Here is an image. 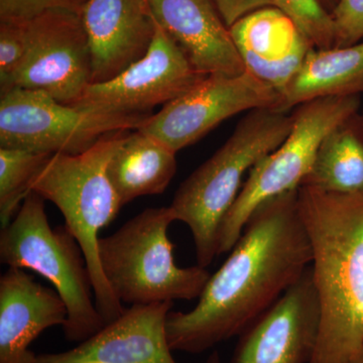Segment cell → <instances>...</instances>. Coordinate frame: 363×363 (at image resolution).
I'll list each match as a JSON object with an SVG mask.
<instances>
[{"label": "cell", "instance_id": "1", "mask_svg": "<svg viewBox=\"0 0 363 363\" xmlns=\"http://www.w3.org/2000/svg\"><path fill=\"white\" fill-rule=\"evenodd\" d=\"M298 189L253 211L194 309L169 313L172 350L202 353L241 335L311 267V242L298 211Z\"/></svg>", "mask_w": 363, "mask_h": 363}, {"label": "cell", "instance_id": "2", "mask_svg": "<svg viewBox=\"0 0 363 363\" xmlns=\"http://www.w3.org/2000/svg\"><path fill=\"white\" fill-rule=\"evenodd\" d=\"M321 326L310 363H350L363 348V193L298 187Z\"/></svg>", "mask_w": 363, "mask_h": 363}, {"label": "cell", "instance_id": "3", "mask_svg": "<svg viewBox=\"0 0 363 363\" xmlns=\"http://www.w3.org/2000/svg\"><path fill=\"white\" fill-rule=\"evenodd\" d=\"M292 126V114L286 112L248 111L220 149L181 184L169 207L192 233L198 266L207 269L219 255L221 225L243 177L285 142Z\"/></svg>", "mask_w": 363, "mask_h": 363}, {"label": "cell", "instance_id": "4", "mask_svg": "<svg viewBox=\"0 0 363 363\" xmlns=\"http://www.w3.org/2000/svg\"><path fill=\"white\" fill-rule=\"evenodd\" d=\"M128 131L102 136L81 154L52 155L30 187V191L58 207L67 227L82 247L92 278L95 304L106 324L121 316L125 308L105 279L98 245L100 231L116 218L123 207L107 168Z\"/></svg>", "mask_w": 363, "mask_h": 363}, {"label": "cell", "instance_id": "5", "mask_svg": "<svg viewBox=\"0 0 363 363\" xmlns=\"http://www.w3.org/2000/svg\"><path fill=\"white\" fill-rule=\"evenodd\" d=\"M42 196L30 191L0 233V262L30 269L50 281L65 303L67 340L83 342L105 326L95 304L92 278L82 247L65 225L52 228Z\"/></svg>", "mask_w": 363, "mask_h": 363}, {"label": "cell", "instance_id": "6", "mask_svg": "<svg viewBox=\"0 0 363 363\" xmlns=\"http://www.w3.org/2000/svg\"><path fill=\"white\" fill-rule=\"evenodd\" d=\"M171 207L147 208L111 235L100 238L98 257L112 292L121 303L150 305L199 298L210 272L176 264L169 227Z\"/></svg>", "mask_w": 363, "mask_h": 363}, {"label": "cell", "instance_id": "7", "mask_svg": "<svg viewBox=\"0 0 363 363\" xmlns=\"http://www.w3.org/2000/svg\"><path fill=\"white\" fill-rule=\"evenodd\" d=\"M360 104V94L332 95L303 102L293 109L290 135L250 169L226 215L219 233V255L233 250L248 219L262 203L300 187L325 136L359 111Z\"/></svg>", "mask_w": 363, "mask_h": 363}, {"label": "cell", "instance_id": "8", "mask_svg": "<svg viewBox=\"0 0 363 363\" xmlns=\"http://www.w3.org/2000/svg\"><path fill=\"white\" fill-rule=\"evenodd\" d=\"M152 114L95 111L61 104L42 91L14 88L0 99V147L81 154L102 136L140 130Z\"/></svg>", "mask_w": 363, "mask_h": 363}, {"label": "cell", "instance_id": "9", "mask_svg": "<svg viewBox=\"0 0 363 363\" xmlns=\"http://www.w3.org/2000/svg\"><path fill=\"white\" fill-rule=\"evenodd\" d=\"M91 52L80 13L45 11L28 23V52L23 65L2 93L38 90L73 105L91 84Z\"/></svg>", "mask_w": 363, "mask_h": 363}, {"label": "cell", "instance_id": "10", "mask_svg": "<svg viewBox=\"0 0 363 363\" xmlns=\"http://www.w3.org/2000/svg\"><path fill=\"white\" fill-rule=\"evenodd\" d=\"M279 100L278 91L250 72L207 76L192 90L152 113L140 130L178 152L229 117L255 109H274Z\"/></svg>", "mask_w": 363, "mask_h": 363}, {"label": "cell", "instance_id": "11", "mask_svg": "<svg viewBox=\"0 0 363 363\" xmlns=\"http://www.w3.org/2000/svg\"><path fill=\"white\" fill-rule=\"evenodd\" d=\"M207 76L157 25L149 51L116 78L90 84L73 105L116 113L150 114L192 90Z\"/></svg>", "mask_w": 363, "mask_h": 363}, {"label": "cell", "instance_id": "12", "mask_svg": "<svg viewBox=\"0 0 363 363\" xmlns=\"http://www.w3.org/2000/svg\"><path fill=\"white\" fill-rule=\"evenodd\" d=\"M321 307L311 267L240 335L230 363H310Z\"/></svg>", "mask_w": 363, "mask_h": 363}, {"label": "cell", "instance_id": "13", "mask_svg": "<svg viewBox=\"0 0 363 363\" xmlns=\"http://www.w3.org/2000/svg\"><path fill=\"white\" fill-rule=\"evenodd\" d=\"M172 307L131 305L73 350L38 355L35 363H177L166 328Z\"/></svg>", "mask_w": 363, "mask_h": 363}, {"label": "cell", "instance_id": "14", "mask_svg": "<svg viewBox=\"0 0 363 363\" xmlns=\"http://www.w3.org/2000/svg\"><path fill=\"white\" fill-rule=\"evenodd\" d=\"M91 52V84L116 78L149 51L157 21L149 0H87L80 13Z\"/></svg>", "mask_w": 363, "mask_h": 363}, {"label": "cell", "instance_id": "15", "mask_svg": "<svg viewBox=\"0 0 363 363\" xmlns=\"http://www.w3.org/2000/svg\"><path fill=\"white\" fill-rule=\"evenodd\" d=\"M161 26L206 76L247 72L230 30L213 0H149Z\"/></svg>", "mask_w": 363, "mask_h": 363}, {"label": "cell", "instance_id": "16", "mask_svg": "<svg viewBox=\"0 0 363 363\" xmlns=\"http://www.w3.org/2000/svg\"><path fill=\"white\" fill-rule=\"evenodd\" d=\"M247 72L281 92L316 49L281 9L267 6L229 28Z\"/></svg>", "mask_w": 363, "mask_h": 363}, {"label": "cell", "instance_id": "17", "mask_svg": "<svg viewBox=\"0 0 363 363\" xmlns=\"http://www.w3.org/2000/svg\"><path fill=\"white\" fill-rule=\"evenodd\" d=\"M66 320L59 294L25 269L9 267L0 277V363H35L30 344L48 328L64 326Z\"/></svg>", "mask_w": 363, "mask_h": 363}, {"label": "cell", "instance_id": "18", "mask_svg": "<svg viewBox=\"0 0 363 363\" xmlns=\"http://www.w3.org/2000/svg\"><path fill=\"white\" fill-rule=\"evenodd\" d=\"M176 154L140 130L128 133L107 168L123 206L143 196L164 193L176 174Z\"/></svg>", "mask_w": 363, "mask_h": 363}, {"label": "cell", "instance_id": "19", "mask_svg": "<svg viewBox=\"0 0 363 363\" xmlns=\"http://www.w3.org/2000/svg\"><path fill=\"white\" fill-rule=\"evenodd\" d=\"M362 93L363 42L346 48L314 49L279 93L274 111L288 113L298 104L316 98Z\"/></svg>", "mask_w": 363, "mask_h": 363}, {"label": "cell", "instance_id": "20", "mask_svg": "<svg viewBox=\"0 0 363 363\" xmlns=\"http://www.w3.org/2000/svg\"><path fill=\"white\" fill-rule=\"evenodd\" d=\"M300 187L339 194L363 193V128L359 111L327 133Z\"/></svg>", "mask_w": 363, "mask_h": 363}, {"label": "cell", "instance_id": "21", "mask_svg": "<svg viewBox=\"0 0 363 363\" xmlns=\"http://www.w3.org/2000/svg\"><path fill=\"white\" fill-rule=\"evenodd\" d=\"M51 154L14 147H0V223L9 225L18 213L33 179Z\"/></svg>", "mask_w": 363, "mask_h": 363}, {"label": "cell", "instance_id": "22", "mask_svg": "<svg viewBox=\"0 0 363 363\" xmlns=\"http://www.w3.org/2000/svg\"><path fill=\"white\" fill-rule=\"evenodd\" d=\"M274 6L286 13L316 49L334 48L330 13L318 0H274Z\"/></svg>", "mask_w": 363, "mask_h": 363}, {"label": "cell", "instance_id": "23", "mask_svg": "<svg viewBox=\"0 0 363 363\" xmlns=\"http://www.w3.org/2000/svg\"><path fill=\"white\" fill-rule=\"evenodd\" d=\"M28 52V23L0 21V89L23 65Z\"/></svg>", "mask_w": 363, "mask_h": 363}, {"label": "cell", "instance_id": "24", "mask_svg": "<svg viewBox=\"0 0 363 363\" xmlns=\"http://www.w3.org/2000/svg\"><path fill=\"white\" fill-rule=\"evenodd\" d=\"M330 16L334 48L350 47L363 39V0H339Z\"/></svg>", "mask_w": 363, "mask_h": 363}, {"label": "cell", "instance_id": "25", "mask_svg": "<svg viewBox=\"0 0 363 363\" xmlns=\"http://www.w3.org/2000/svg\"><path fill=\"white\" fill-rule=\"evenodd\" d=\"M87 0H0V21L28 23L52 9L81 13Z\"/></svg>", "mask_w": 363, "mask_h": 363}, {"label": "cell", "instance_id": "26", "mask_svg": "<svg viewBox=\"0 0 363 363\" xmlns=\"http://www.w3.org/2000/svg\"><path fill=\"white\" fill-rule=\"evenodd\" d=\"M213 1L228 28L252 11L264 7L274 6V0H213Z\"/></svg>", "mask_w": 363, "mask_h": 363}, {"label": "cell", "instance_id": "27", "mask_svg": "<svg viewBox=\"0 0 363 363\" xmlns=\"http://www.w3.org/2000/svg\"><path fill=\"white\" fill-rule=\"evenodd\" d=\"M318 1L329 13H331L336 6H337L339 0H318Z\"/></svg>", "mask_w": 363, "mask_h": 363}, {"label": "cell", "instance_id": "28", "mask_svg": "<svg viewBox=\"0 0 363 363\" xmlns=\"http://www.w3.org/2000/svg\"><path fill=\"white\" fill-rule=\"evenodd\" d=\"M206 363H221L220 357H219V353L217 352V351H213L209 358H208Z\"/></svg>", "mask_w": 363, "mask_h": 363}, {"label": "cell", "instance_id": "29", "mask_svg": "<svg viewBox=\"0 0 363 363\" xmlns=\"http://www.w3.org/2000/svg\"><path fill=\"white\" fill-rule=\"evenodd\" d=\"M350 363H363V348Z\"/></svg>", "mask_w": 363, "mask_h": 363}, {"label": "cell", "instance_id": "30", "mask_svg": "<svg viewBox=\"0 0 363 363\" xmlns=\"http://www.w3.org/2000/svg\"><path fill=\"white\" fill-rule=\"evenodd\" d=\"M360 116H362V128H363V108H362V113H360Z\"/></svg>", "mask_w": 363, "mask_h": 363}]
</instances>
